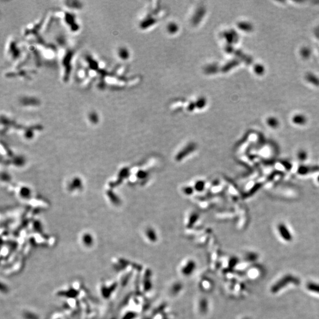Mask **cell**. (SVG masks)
Wrapping results in <instances>:
<instances>
[{"label":"cell","instance_id":"cell-5","mask_svg":"<svg viewBox=\"0 0 319 319\" xmlns=\"http://www.w3.org/2000/svg\"><path fill=\"white\" fill-rule=\"evenodd\" d=\"M293 121L295 124H298V125H303L305 122H306V119L304 117H302V116H296V117H294Z\"/></svg>","mask_w":319,"mask_h":319},{"label":"cell","instance_id":"cell-3","mask_svg":"<svg viewBox=\"0 0 319 319\" xmlns=\"http://www.w3.org/2000/svg\"><path fill=\"white\" fill-rule=\"evenodd\" d=\"M318 170H319V167L316 166H302L298 168V172L300 174H306L309 173L315 172V171H318Z\"/></svg>","mask_w":319,"mask_h":319},{"label":"cell","instance_id":"cell-1","mask_svg":"<svg viewBox=\"0 0 319 319\" xmlns=\"http://www.w3.org/2000/svg\"><path fill=\"white\" fill-rule=\"evenodd\" d=\"M196 264L193 260H188L184 263L181 267V273L184 276H190L194 271Z\"/></svg>","mask_w":319,"mask_h":319},{"label":"cell","instance_id":"cell-2","mask_svg":"<svg viewBox=\"0 0 319 319\" xmlns=\"http://www.w3.org/2000/svg\"><path fill=\"white\" fill-rule=\"evenodd\" d=\"M277 229L281 238L286 241L292 240V235L288 228L284 223H280L277 225Z\"/></svg>","mask_w":319,"mask_h":319},{"label":"cell","instance_id":"cell-8","mask_svg":"<svg viewBox=\"0 0 319 319\" xmlns=\"http://www.w3.org/2000/svg\"><path fill=\"white\" fill-rule=\"evenodd\" d=\"M317 181H318V182L319 183V176L317 177Z\"/></svg>","mask_w":319,"mask_h":319},{"label":"cell","instance_id":"cell-4","mask_svg":"<svg viewBox=\"0 0 319 319\" xmlns=\"http://www.w3.org/2000/svg\"><path fill=\"white\" fill-rule=\"evenodd\" d=\"M297 159L301 161H305L308 157V154L306 151L304 150H299L297 153Z\"/></svg>","mask_w":319,"mask_h":319},{"label":"cell","instance_id":"cell-7","mask_svg":"<svg viewBox=\"0 0 319 319\" xmlns=\"http://www.w3.org/2000/svg\"><path fill=\"white\" fill-rule=\"evenodd\" d=\"M308 288L310 290H311L312 291H315L317 292H319V285H315L313 284H310L308 286Z\"/></svg>","mask_w":319,"mask_h":319},{"label":"cell","instance_id":"cell-6","mask_svg":"<svg viewBox=\"0 0 319 319\" xmlns=\"http://www.w3.org/2000/svg\"><path fill=\"white\" fill-rule=\"evenodd\" d=\"M267 124L269 125V127H270L273 128L277 127L278 125H279V123H278L277 120L275 118H269L267 121Z\"/></svg>","mask_w":319,"mask_h":319}]
</instances>
